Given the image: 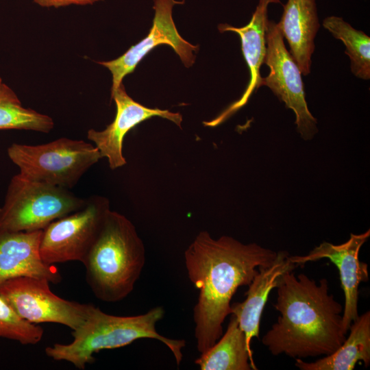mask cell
Instances as JSON below:
<instances>
[{
	"label": "cell",
	"mask_w": 370,
	"mask_h": 370,
	"mask_svg": "<svg viewBox=\"0 0 370 370\" xmlns=\"http://www.w3.org/2000/svg\"><path fill=\"white\" fill-rule=\"evenodd\" d=\"M110 210L109 200L94 195L85 206L52 221L42 230L40 255L47 264L84 261Z\"/></svg>",
	"instance_id": "52a82bcc"
},
{
	"label": "cell",
	"mask_w": 370,
	"mask_h": 370,
	"mask_svg": "<svg viewBox=\"0 0 370 370\" xmlns=\"http://www.w3.org/2000/svg\"><path fill=\"white\" fill-rule=\"evenodd\" d=\"M273 305L280 313L262 338L273 355L293 358L327 356L344 342L343 307L329 293L326 278L319 283L304 273L283 274Z\"/></svg>",
	"instance_id": "7a4b0ae2"
},
{
	"label": "cell",
	"mask_w": 370,
	"mask_h": 370,
	"mask_svg": "<svg viewBox=\"0 0 370 370\" xmlns=\"http://www.w3.org/2000/svg\"><path fill=\"white\" fill-rule=\"evenodd\" d=\"M86 203V199L67 188L18 173L11 179L0 207V227L16 232L42 230L52 221L82 208Z\"/></svg>",
	"instance_id": "8992f818"
},
{
	"label": "cell",
	"mask_w": 370,
	"mask_h": 370,
	"mask_svg": "<svg viewBox=\"0 0 370 370\" xmlns=\"http://www.w3.org/2000/svg\"><path fill=\"white\" fill-rule=\"evenodd\" d=\"M264 64L270 69L262 77V86L269 87L278 99L295 115L296 130L305 140L318 133L317 120L310 112L305 98L301 73L288 51L276 23L269 21L266 31Z\"/></svg>",
	"instance_id": "9c48e42d"
},
{
	"label": "cell",
	"mask_w": 370,
	"mask_h": 370,
	"mask_svg": "<svg viewBox=\"0 0 370 370\" xmlns=\"http://www.w3.org/2000/svg\"><path fill=\"white\" fill-rule=\"evenodd\" d=\"M145 263V249L132 221L110 210L83 264L95 296L118 302L134 290Z\"/></svg>",
	"instance_id": "3957f363"
},
{
	"label": "cell",
	"mask_w": 370,
	"mask_h": 370,
	"mask_svg": "<svg viewBox=\"0 0 370 370\" xmlns=\"http://www.w3.org/2000/svg\"><path fill=\"white\" fill-rule=\"evenodd\" d=\"M201 370H256L238 319L232 314L226 331L195 360Z\"/></svg>",
	"instance_id": "ac0fdd59"
},
{
	"label": "cell",
	"mask_w": 370,
	"mask_h": 370,
	"mask_svg": "<svg viewBox=\"0 0 370 370\" xmlns=\"http://www.w3.org/2000/svg\"><path fill=\"white\" fill-rule=\"evenodd\" d=\"M290 47V53L301 73H310L314 38L320 25L315 0H288L276 23Z\"/></svg>",
	"instance_id": "2e32d148"
},
{
	"label": "cell",
	"mask_w": 370,
	"mask_h": 370,
	"mask_svg": "<svg viewBox=\"0 0 370 370\" xmlns=\"http://www.w3.org/2000/svg\"><path fill=\"white\" fill-rule=\"evenodd\" d=\"M42 328L23 319L0 296V338L15 341L22 345H35L39 343L43 336Z\"/></svg>",
	"instance_id": "44dd1931"
},
{
	"label": "cell",
	"mask_w": 370,
	"mask_h": 370,
	"mask_svg": "<svg viewBox=\"0 0 370 370\" xmlns=\"http://www.w3.org/2000/svg\"><path fill=\"white\" fill-rule=\"evenodd\" d=\"M370 236V230L364 233L350 234L349 238L340 245L323 241L307 255L290 256V260L298 267L323 258L329 259L339 271L345 305L342 315L344 332L347 334L352 322L359 316L358 286L369 280L368 265L359 260V251Z\"/></svg>",
	"instance_id": "8fae6325"
},
{
	"label": "cell",
	"mask_w": 370,
	"mask_h": 370,
	"mask_svg": "<svg viewBox=\"0 0 370 370\" xmlns=\"http://www.w3.org/2000/svg\"><path fill=\"white\" fill-rule=\"evenodd\" d=\"M323 26L345 46V53L350 60L352 73L357 77L370 79V38L362 31L354 29L342 17L330 16L323 21Z\"/></svg>",
	"instance_id": "d6986e66"
},
{
	"label": "cell",
	"mask_w": 370,
	"mask_h": 370,
	"mask_svg": "<svg viewBox=\"0 0 370 370\" xmlns=\"http://www.w3.org/2000/svg\"><path fill=\"white\" fill-rule=\"evenodd\" d=\"M53 119L31 108H24L14 91L3 82L0 86V130L51 132Z\"/></svg>",
	"instance_id": "ffe728a7"
},
{
	"label": "cell",
	"mask_w": 370,
	"mask_h": 370,
	"mask_svg": "<svg viewBox=\"0 0 370 370\" xmlns=\"http://www.w3.org/2000/svg\"><path fill=\"white\" fill-rule=\"evenodd\" d=\"M350 333L333 353L314 362L296 358L295 365L301 370H353L358 361L365 367L370 365V312H365L352 322Z\"/></svg>",
	"instance_id": "e0dca14e"
},
{
	"label": "cell",
	"mask_w": 370,
	"mask_h": 370,
	"mask_svg": "<svg viewBox=\"0 0 370 370\" xmlns=\"http://www.w3.org/2000/svg\"><path fill=\"white\" fill-rule=\"evenodd\" d=\"M290 256L286 251H278L270 264L260 266L248 286L245 299L231 304V314L238 319L239 327L246 338L247 348L251 354V340L254 337L259 338L260 319L269 293L276 288L283 274L293 271L298 267L290 260Z\"/></svg>",
	"instance_id": "9a60e30c"
},
{
	"label": "cell",
	"mask_w": 370,
	"mask_h": 370,
	"mask_svg": "<svg viewBox=\"0 0 370 370\" xmlns=\"http://www.w3.org/2000/svg\"><path fill=\"white\" fill-rule=\"evenodd\" d=\"M153 2L155 14L148 35L120 57L110 61L97 62L111 72V93L123 83L127 75L134 71L144 57L159 45L165 44L173 48L186 67H190L195 62L193 52H197L199 47L188 42L180 35L172 17L173 6L184 3V1L153 0Z\"/></svg>",
	"instance_id": "30bf717a"
},
{
	"label": "cell",
	"mask_w": 370,
	"mask_h": 370,
	"mask_svg": "<svg viewBox=\"0 0 370 370\" xmlns=\"http://www.w3.org/2000/svg\"><path fill=\"white\" fill-rule=\"evenodd\" d=\"M8 155L23 177L67 189L102 158L92 144L63 137L37 145L13 143Z\"/></svg>",
	"instance_id": "5b68a950"
},
{
	"label": "cell",
	"mask_w": 370,
	"mask_h": 370,
	"mask_svg": "<svg viewBox=\"0 0 370 370\" xmlns=\"http://www.w3.org/2000/svg\"><path fill=\"white\" fill-rule=\"evenodd\" d=\"M42 232H16L0 227V284L21 276L45 278L54 284L62 280L57 267L41 259Z\"/></svg>",
	"instance_id": "5bb4252c"
},
{
	"label": "cell",
	"mask_w": 370,
	"mask_h": 370,
	"mask_svg": "<svg viewBox=\"0 0 370 370\" xmlns=\"http://www.w3.org/2000/svg\"><path fill=\"white\" fill-rule=\"evenodd\" d=\"M101 0H33L34 3L42 8H59L71 5H92Z\"/></svg>",
	"instance_id": "7402d4cb"
},
{
	"label": "cell",
	"mask_w": 370,
	"mask_h": 370,
	"mask_svg": "<svg viewBox=\"0 0 370 370\" xmlns=\"http://www.w3.org/2000/svg\"><path fill=\"white\" fill-rule=\"evenodd\" d=\"M281 3L280 0H259L249 23L242 27H235L228 24H219V32H234L239 35L244 58L248 66L250 78L241 97L229 106L217 117L204 122L206 126L215 127L234 114L247 104L254 91L262 86V77L260 69L266 55L265 31L269 22L268 7L270 3Z\"/></svg>",
	"instance_id": "4fadbf2b"
},
{
	"label": "cell",
	"mask_w": 370,
	"mask_h": 370,
	"mask_svg": "<svg viewBox=\"0 0 370 370\" xmlns=\"http://www.w3.org/2000/svg\"><path fill=\"white\" fill-rule=\"evenodd\" d=\"M164 315L162 306H156L142 314L122 317L107 314L92 305L83 324L73 330L71 342L53 344L45 352L54 360L66 361L84 370L86 365L95 361V353L125 347L138 339L151 338L166 346L179 365L186 341L169 338L157 332L156 323Z\"/></svg>",
	"instance_id": "277c9868"
},
{
	"label": "cell",
	"mask_w": 370,
	"mask_h": 370,
	"mask_svg": "<svg viewBox=\"0 0 370 370\" xmlns=\"http://www.w3.org/2000/svg\"><path fill=\"white\" fill-rule=\"evenodd\" d=\"M2 83H3L2 79L0 77V86L1 85Z\"/></svg>",
	"instance_id": "603a6c76"
},
{
	"label": "cell",
	"mask_w": 370,
	"mask_h": 370,
	"mask_svg": "<svg viewBox=\"0 0 370 370\" xmlns=\"http://www.w3.org/2000/svg\"><path fill=\"white\" fill-rule=\"evenodd\" d=\"M45 278L21 276L0 284V296L26 321L55 323L75 330L86 319L93 304L69 301L54 294Z\"/></svg>",
	"instance_id": "ba28073f"
},
{
	"label": "cell",
	"mask_w": 370,
	"mask_h": 370,
	"mask_svg": "<svg viewBox=\"0 0 370 370\" xmlns=\"http://www.w3.org/2000/svg\"><path fill=\"white\" fill-rule=\"evenodd\" d=\"M277 252L256 243L245 244L223 235L213 238L201 231L184 251L190 281L199 289L193 308L195 338L202 354L222 336L231 314V300L240 286H249L260 266L270 264Z\"/></svg>",
	"instance_id": "6da1fadb"
},
{
	"label": "cell",
	"mask_w": 370,
	"mask_h": 370,
	"mask_svg": "<svg viewBox=\"0 0 370 370\" xmlns=\"http://www.w3.org/2000/svg\"><path fill=\"white\" fill-rule=\"evenodd\" d=\"M111 98L116 107L114 121L103 130H88L87 138L94 143L101 158H107L112 170L126 164L123 153L124 138L129 131L141 122L153 116H160L181 127L182 116L180 113L143 106L128 95L123 83L111 93Z\"/></svg>",
	"instance_id": "7c38bea8"
}]
</instances>
